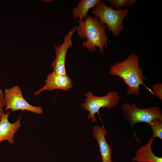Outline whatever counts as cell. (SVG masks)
<instances>
[{
	"instance_id": "1",
	"label": "cell",
	"mask_w": 162,
	"mask_h": 162,
	"mask_svg": "<svg viewBox=\"0 0 162 162\" xmlns=\"http://www.w3.org/2000/svg\"><path fill=\"white\" fill-rule=\"evenodd\" d=\"M139 63L138 55L132 53L124 61L116 62L110 68L109 73L111 75L119 76L123 80L127 86L126 92L128 94L139 95L140 86H145L144 81L147 78L143 75Z\"/></svg>"
},
{
	"instance_id": "14",
	"label": "cell",
	"mask_w": 162,
	"mask_h": 162,
	"mask_svg": "<svg viewBox=\"0 0 162 162\" xmlns=\"http://www.w3.org/2000/svg\"><path fill=\"white\" fill-rule=\"evenodd\" d=\"M108 1L111 5L117 9H121L122 7L130 6L136 3V0H109Z\"/></svg>"
},
{
	"instance_id": "8",
	"label": "cell",
	"mask_w": 162,
	"mask_h": 162,
	"mask_svg": "<svg viewBox=\"0 0 162 162\" xmlns=\"http://www.w3.org/2000/svg\"><path fill=\"white\" fill-rule=\"evenodd\" d=\"M44 85L36 91L34 95H38L45 91H51L56 89L68 91L73 86L72 80L67 75H62L54 71L47 76Z\"/></svg>"
},
{
	"instance_id": "9",
	"label": "cell",
	"mask_w": 162,
	"mask_h": 162,
	"mask_svg": "<svg viewBox=\"0 0 162 162\" xmlns=\"http://www.w3.org/2000/svg\"><path fill=\"white\" fill-rule=\"evenodd\" d=\"M10 112L4 113L0 120V143L7 141L10 144L14 143V136L21 126V118L20 117L14 123H11L8 118Z\"/></svg>"
},
{
	"instance_id": "5",
	"label": "cell",
	"mask_w": 162,
	"mask_h": 162,
	"mask_svg": "<svg viewBox=\"0 0 162 162\" xmlns=\"http://www.w3.org/2000/svg\"><path fill=\"white\" fill-rule=\"evenodd\" d=\"M85 95L87 98L84 100L85 102L82 103L81 105L83 109L89 112L87 117L92 123L97 121L95 115L96 113H99L101 108H106V110H109L115 108L119 104L120 98L118 93L115 91H110L106 95L102 97L94 95L91 92H88Z\"/></svg>"
},
{
	"instance_id": "7",
	"label": "cell",
	"mask_w": 162,
	"mask_h": 162,
	"mask_svg": "<svg viewBox=\"0 0 162 162\" xmlns=\"http://www.w3.org/2000/svg\"><path fill=\"white\" fill-rule=\"evenodd\" d=\"M76 28V26L73 27L64 36L62 44L54 46L56 57L52 64V67L53 71L62 75H67L65 68L66 56L68 48L72 46L71 37Z\"/></svg>"
},
{
	"instance_id": "4",
	"label": "cell",
	"mask_w": 162,
	"mask_h": 162,
	"mask_svg": "<svg viewBox=\"0 0 162 162\" xmlns=\"http://www.w3.org/2000/svg\"><path fill=\"white\" fill-rule=\"evenodd\" d=\"M124 114V119L128 122L133 130L136 141L140 140L137 138L134 130V127L136 123L145 122L148 125L156 119H162V110L157 106L140 109L135 104H130L125 102L121 106Z\"/></svg>"
},
{
	"instance_id": "16",
	"label": "cell",
	"mask_w": 162,
	"mask_h": 162,
	"mask_svg": "<svg viewBox=\"0 0 162 162\" xmlns=\"http://www.w3.org/2000/svg\"><path fill=\"white\" fill-rule=\"evenodd\" d=\"M5 105V102L3 92L0 88V120L4 113L3 107Z\"/></svg>"
},
{
	"instance_id": "6",
	"label": "cell",
	"mask_w": 162,
	"mask_h": 162,
	"mask_svg": "<svg viewBox=\"0 0 162 162\" xmlns=\"http://www.w3.org/2000/svg\"><path fill=\"white\" fill-rule=\"evenodd\" d=\"M4 94L5 111L10 110L13 112L19 110L27 111L38 115L41 114L43 112L41 106H33L26 100L18 86L5 89Z\"/></svg>"
},
{
	"instance_id": "11",
	"label": "cell",
	"mask_w": 162,
	"mask_h": 162,
	"mask_svg": "<svg viewBox=\"0 0 162 162\" xmlns=\"http://www.w3.org/2000/svg\"><path fill=\"white\" fill-rule=\"evenodd\" d=\"M154 139L153 137L151 136L145 145L137 149L131 161L136 162H162V158L156 156L152 151L151 147Z\"/></svg>"
},
{
	"instance_id": "3",
	"label": "cell",
	"mask_w": 162,
	"mask_h": 162,
	"mask_svg": "<svg viewBox=\"0 0 162 162\" xmlns=\"http://www.w3.org/2000/svg\"><path fill=\"white\" fill-rule=\"evenodd\" d=\"M92 13L98 18L100 23L106 26L116 37L124 28L123 21L128 16V8L114 10L101 1L96 6Z\"/></svg>"
},
{
	"instance_id": "2",
	"label": "cell",
	"mask_w": 162,
	"mask_h": 162,
	"mask_svg": "<svg viewBox=\"0 0 162 162\" xmlns=\"http://www.w3.org/2000/svg\"><path fill=\"white\" fill-rule=\"evenodd\" d=\"M76 21L78 23L77 34L81 39L87 38V40L82 43L83 46L92 52H96L98 47L99 52L102 54L110 42L105 31L106 26L101 24L96 16H89L83 21Z\"/></svg>"
},
{
	"instance_id": "10",
	"label": "cell",
	"mask_w": 162,
	"mask_h": 162,
	"mask_svg": "<svg viewBox=\"0 0 162 162\" xmlns=\"http://www.w3.org/2000/svg\"><path fill=\"white\" fill-rule=\"evenodd\" d=\"M93 135L98 144L102 162H113L112 160V148L105 138L107 131L104 126L98 125L93 128Z\"/></svg>"
},
{
	"instance_id": "12",
	"label": "cell",
	"mask_w": 162,
	"mask_h": 162,
	"mask_svg": "<svg viewBox=\"0 0 162 162\" xmlns=\"http://www.w3.org/2000/svg\"><path fill=\"white\" fill-rule=\"evenodd\" d=\"M101 1L100 0H82L79 2L77 6L72 10L73 14L75 19L78 17L82 20L86 17L87 14L90 9L93 8Z\"/></svg>"
},
{
	"instance_id": "15",
	"label": "cell",
	"mask_w": 162,
	"mask_h": 162,
	"mask_svg": "<svg viewBox=\"0 0 162 162\" xmlns=\"http://www.w3.org/2000/svg\"><path fill=\"white\" fill-rule=\"evenodd\" d=\"M153 93L160 100H162V84L158 83L154 85L152 87Z\"/></svg>"
},
{
	"instance_id": "13",
	"label": "cell",
	"mask_w": 162,
	"mask_h": 162,
	"mask_svg": "<svg viewBox=\"0 0 162 162\" xmlns=\"http://www.w3.org/2000/svg\"><path fill=\"white\" fill-rule=\"evenodd\" d=\"M153 131L152 137H157L162 140V119H156L148 124Z\"/></svg>"
}]
</instances>
